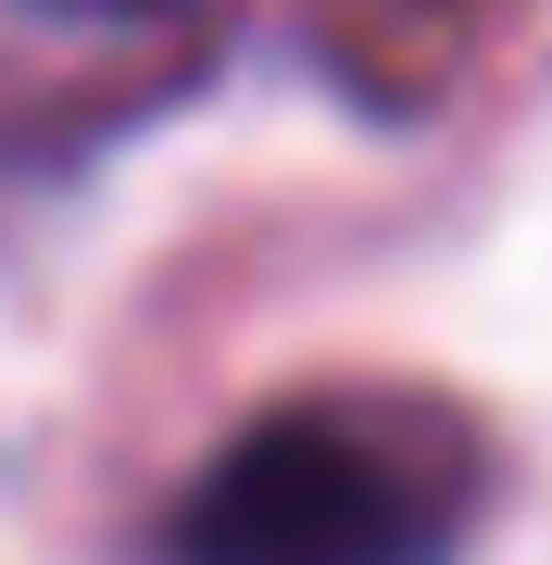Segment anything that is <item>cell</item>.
Instances as JSON below:
<instances>
[{"instance_id": "obj_1", "label": "cell", "mask_w": 552, "mask_h": 565, "mask_svg": "<svg viewBox=\"0 0 552 565\" xmlns=\"http://www.w3.org/2000/svg\"><path fill=\"white\" fill-rule=\"evenodd\" d=\"M490 503V440L414 390H302L202 452L151 565H452Z\"/></svg>"}]
</instances>
